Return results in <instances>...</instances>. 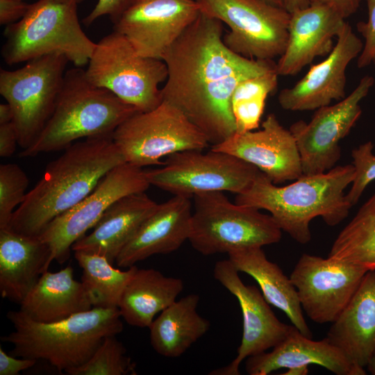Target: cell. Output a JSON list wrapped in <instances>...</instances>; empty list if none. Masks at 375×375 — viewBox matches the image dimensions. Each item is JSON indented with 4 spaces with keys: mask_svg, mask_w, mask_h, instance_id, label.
<instances>
[{
    "mask_svg": "<svg viewBox=\"0 0 375 375\" xmlns=\"http://www.w3.org/2000/svg\"><path fill=\"white\" fill-rule=\"evenodd\" d=\"M197 294L176 299L155 317L150 326V342L156 353L166 358L182 356L210 329V322L197 308Z\"/></svg>",
    "mask_w": 375,
    "mask_h": 375,
    "instance_id": "cell-29",
    "label": "cell"
},
{
    "mask_svg": "<svg viewBox=\"0 0 375 375\" xmlns=\"http://www.w3.org/2000/svg\"><path fill=\"white\" fill-rule=\"evenodd\" d=\"M28 178L17 164L0 166V229L6 228L15 210L24 201Z\"/></svg>",
    "mask_w": 375,
    "mask_h": 375,
    "instance_id": "cell-34",
    "label": "cell"
},
{
    "mask_svg": "<svg viewBox=\"0 0 375 375\" xmlns=\"http://www.w3.org/2000/svg\"><path fill=\"white\" fill-rule=\"evenodd\" d=\"M276 69L243 80L236 86L231 97V109L236 132L256 129L262 116L266 99L276 88Z\"/></svg>",
    "mask_w": 375,
    "mask_h": 375,
    "instance_id": "cell-32",
    "label": "cell"
},
{
    "mask_svg": "<svg viewBox=\"0 0 375 375\" xmlns=\"http://www.w3.org/2000/svg\"><path fill=\"white\" fill-rule=\"evenodd\" d=\"M134 0H98L92 10L83 19L85 26H90L98 18L108 15L115 22Z\"/></svg>",
    "mask_w": 375,
    "mask_h": 375,
    "instance_id": "cell-37",
    "label": "cell"
},
{
    "mask_svg": "<svg viewBox=\"0 0 375 375\" xmlns=\"http://www.w3.org/2000/svg\"><path fill=\"white\" fill-rule=\"evenodd\" d=\"M64 151L47 165L6 228L38 237L51 221L87 197L108 172L125 162L112 134L85 138Z\"/></svg>",
    "mask_w": 375,
    "mask_h": 375,
    "instance_id": "cell-2",
    "label": "cell"
},
{
    "mask_svg": "<svg viewBox=\"0 0 375 375\" xmlns=\"http://www.w3.org/2000/svg\"><path fill=\"white\" fill-rule=\"evenodd\" d=\"M19 306L31 319L42 323L60 321L93 308L83 284L74 278L71 265L43 273Z\"/></svg>",
    "mask_w": 375,
    "mask_h": 375,
    "instance_id": "cell-26",
    "label": "cell"
},
{
    "mask_svg": "<svg viewBox=\"0 0 375 375\" xmlns=\"http://www.w3.org/2000/svg\"><path fill=\"white\" fill-rule=\"evenodd\" d=\"M112 140L125 162L142 168L163 165L173 153L203 151L210 142L205 134L177 108L166 102L147 112H137L113 132Z\"/></svg>",
    "mask_w": 375,
    "mask_h": 375,
    "instance_id": "cell-10",
    "label": "cell"
},
{
    "mask_svg": "<svg viewBox=\"0 0 375 375\" xmlns=\"http://www.w3.org/2000/svg\"><path fill=\"white\" fill-rule=\"evenodd\" d=\"M211 149L255 166L274 184L296 180L303 175L295 138L273 113L262 122L261 129L235 133Z\"/></svg>",
    "mask_w": 375,
    "mask_h": 375,
    "instance_id": "cell-18",
    "label": "cell"
},
{
    "mask_svg": "<svg viewBox=\"0 0 375 375\" xmlns=\"http://www.w3.org/2000/svg\"><path fill=\"white\" fill-rule=\"evenodd\" d=\"M374 83V77L365 75L349 96L334 105L317 109L308 123L299 120L290 126L300 154L303 174L324 173L335 167L341 156L340 142L360 117V102Z\"/></svg>",
    "mask_w": 375,
    "mask_h": 375,
    "instance_id": "cell-14",
    "label": "cell"
},
{
    "mask_svg": "<svg viewBox=\"0 0 375 375\" xmlns=\"http://www.w3.org/2000/svg\"><path fill=\"white\" fill-rule=\"evenodd\" d=\"M116 335L106 337L84 364L68 369L69 375H135V364Z\"/></svg>",
    "mask_w": 375,
    "mask_h": 375,
    "instance_id": "cell-33",
    "label": "cell"
},
{
    "mask_svg": "<svg viewBox=\"0 0 375 375\" xmlns=\"http://www.w3.org/2000/svg\"><path fill=\"white\" fill-rule=\"evenodd\" d=\"M150 185L140 167L124 162L112 169L87 197L51 221L38 236L50 249L51 263L67 261L73 244L97 224L115 201L144 192Z\"/></svg>",
    "mask_w": 375,
    "mask_h": 375,
    "instance_id": "cell-13",
    "label": "cell"
},
{
    "mask_svg": "<svg viewBox=\"0 0 375 375\" xmlns=\"http://www.w3.org/2000/svg\"><path fill=\"white\" fill-rule=\"evenodd\" d=\"M228 254L229 260L240 272L251 276L259 285L266 301L281 311L302 334L312 338L303 314L297 291L290 278L281 268L269 260L260 247L233 250Z\"/></svg>",
    "mask_w": 375,
    "mask_h": 375,
    "instance_id": "cell-27",
    "label": "cell"
},
{
    "mask_svg": "<svg viewBox=\"0 0 375 375\" xmlns=\"http://www.w3.org/2000/svg\"><path fill=\"white\" fill-rule=\"evenodd\" d=\"M68 62L64 54L55 53L16 70L1 69L0 94L12 108L22 150L34 143L52 115Z\"/></svg>",
    "mask_w": 375,
    "mask_h": 375,
    "instance_id": "cell-9",
    "label": "cell"
},
{
    "mask_svg": "<svg viewBox=\"0 0 375 375\" xmlns=\"http://www.w3.org/2000/svg\"><path fill=\"white\" fill-rule=\"evenodd\" d=\"M74 258L83 270L81 282L92 307L118 308L124 290L138 269L136 265L120 270L106 257L82 251H74Z\"/></svg>",
    "mask_w": 375,
    "mask_h": 375,
    "instance_id": "cell-30",
    "label": "cell"
},
{
    "mask_svg": "<svg viewBox=\"0 0 375 375\" xmlns=\"http://www.w3.org/2000/svg\"><path fill=\"white\" fill-rule=\"evenodd\" d=\"M260 171L226 152L188 150L167 156L163 166L145 171L150 185L174 195L193 197L206 192L240 194L253 183Z\"/></svg>",
    "mask_w": 375,
    "mask_h": 375,
    "instance_id": "cell-12",
    "label": "cell"
},
{
    "mask_svg": "<svg viewBox=\"0 0 375 375\" xmlns=\"http://www.w3.org/2000/svg\"><path fill=\"white\" fill-rule=\"evenodd\" d=\"M363 44L346 22L327 57L312 65L294 85L280 92L278 101L281 108L291 111L317 110L344 98L347 68L359 56Z\"/></svg>",
    "mask_w": 375,
    "mask_h": 375,
    "instance_id": "cell-19",
    "label": "cell"
},
{
    "mask_svg": "<svg viewBox=\"0 0 375 375\" xmlns=\"http://www.w3.org/2000/svg\"><path fill=\"white\" fill-rule=\"evenodd\" d=\"M201 12L230 28L223 42L247 58L273 60L284 52L290 13L263 0H196Z\"/></svg>",
    "mask_w": 375,
    "mask_h": 375,
    "instance_id": "cell-11",
    "label": "cell"
},
{
    "mask_svg": "<svg viewBox=\"0 0 375 375\" xmlns=\"http://www.w3.org/2000/svg\"><path fill=\"white\" fill-rule=\"evenodd\" d=\"M85 70L92 84L106 88L138 112L162 103L159 85L167 80L162 60L139 55L127 39L113 31L98 43Z\"/></svg>",
    "mask_w": 375,
    "mask_h": 375,
    "instance_id": "cell-8",
    "label": "cell"
},
{
    "mask_svg": "<svg viewBox=\"0 0 375 375\" xmlns=\"http://www.w3.org/2000/svg\"><path fill=\"white\" fill-rule=\"evenodd\" d=\"M263 1L276 6L283 7L281 0H263Z\"/></svg>",
    "mask_w": 375,
    "mask_h": 375,
    "instance_id": "cell-45",
    "label": "cell"
},
{
    "mask_svg": "<svg viewBox=\"0 0 375 375\" xmlns=\"http://www.w3.org/2000/svg\"><path fill=\"white\" fill-rule=\"evenodd\" d=\"M13 112L10 106L7 103L0 104V124L12 122Z\"/></svg>",
    "mask_w": 375,
    "mask_h": 375,
    "instance_id": "cell-43",
    "label": "cell"
},
{
    "mask_svg": "<svg viewBox=\"0 0 375 375\" xmlns=\"http://www.w3.org/2000/svg\"><path fill=\"white\" fill-rule=\"evenodd\" d=\"M190 197L181 195L158 204L116 259L128 268L156 254H167L188 240L192 215Z\"/></svg>",
    "mask_w": 375,
    "mask_h": 375,
    "instance_id": "cell-22",
    "label": "cell"
},
{
    "mask_svg": "<svg viewBox=\"0 0 375 375\" xmlns=\"http://www.w3.org/2000/svg\"><path fill=\"white\" fill-rule=\"evenodd\" d=\"M310 365L323 367L336 375H365L366 371L353 365L326 338L315 341L294 326L288 336L269 352L247 358L245 369L250 375H267L288 369L283 375H306Z\"/></svg>",
    "mask_w": 375,
    "mask_h": 375,
    "instance_id": "cell-20",
    "label": "cell"
},
{
    "mask_svg": "<svg viewBox=\"0 0 375 375\" xmlns=\"http://www.w3.org/2000/svg\"><path fill=\"white\" fill-rule=\"evenodd\" d=\"M368 10L367 22H359L356 27L365 39L363 48L360 53L357 65L358 68L368 66L375 56V0H365Z\"/></svg>",
    "mask_w": 375,
    "mask_h": 375,
    "instance_id": "cell-36",
    "label": "cell"
},
{
    "mask_svg": "<svg viewBox=\"0 0 375 375\" xmlns=\"http://www.w3.org/2000/svg\"><path fill=\"white\" fill-rule=\"evenodd\" d=\"M368 271L331 257L303 253L290 278L306 315L315 323L325 324L338 318Z\"/></svg>",
    "mask_w": 375,
    "mask_h": 375,
    "instance_id": "cell-15",
    "label": "cell"
},
{
    "mask_svg": "<svg viewBox=\"0 0 375 375\" xmlns=\"http://www.w3.org/2000/svg\"><path fill=\"white\" fill-rule=\"evenodd\" d=\"M354 174L353 164L339 165L278 187L260 172L246 191L237 194L235 203L267 210L282 231L305 244L311 240L314 218L320 217L334 226L348 216L351 206L344 191Z\"/></svg>",
    "mask_w": 375,
    "mask_h": 375,
    "instance_id": "cell-3",
    "label": "cell"
},
{
    "mask_svg": "<svg viewBox=\"0 0 375 375\" xmlns=\"http://www.w3.org/2000/svg\"><path fill=\"white\" fill-rule=\"evenodd\" d=\"M184 288L182 279L160 271L137 269L126 285L118 308L131 326L149 328L156 315L173 303Z\"/></svg>",
    "mask_w": 375,
    "mask_h": 375,
    "instance_id": "cell-28",
    "label": "cell"
},
{
    "mask_svg": "<svg viewBox=\"0 0 375 375\" xmlns=\"http://www.w3.org/2000/svg\"><path fill=\"white\" fill-rule=\"evenodd\" d=\"M30 6L23 0H0V24L8 26L19 21Z\"/></svg>",
    "mask_w": 375,
    "mask_h": 375,
    "instance_id": "cell-38",
    "label": "cell"
},
{
    "mask_svg": "<svg viewBox=\"0 0 375 375\" xmlns=\"http://www.w3.org/2000/svg\"><path fill=\"white\" fill-rule=\"evenodd\" d=\"M193 198L188 241L203 256L262 247L281 239L282 231L271 215L255 207L233 203L224 192H203Z\"/></svg>",
    "mask_w": 375,
    "mask_h": 375,
    "instance_id": "cell-7",
    "label": "cell"
},
{
    "mask_svg": "<svg viewBox=\"0 0 375 375\" xmlns=\"http://www.w3.org/2000/svg\"><path fill=\"white\" fill-rule=\"evenodd\" d=\"M18 144V135L12 122L0 124V156H11Z\"/></svg>",
    "mask_w": 375,
    "mask_h": 375,
    "instance_id": "cell-40",
    "label": "cell"
},
{
    "mask_svg": "<svg viewBox=\"0 0 375 375\" xmlns=\"http://www.w3.org/2000/svg\"><path fill=\"white\" fill-rule=\"evenodd\" d=\"M157 206L144 192L122 197L106 210L90 233L73 244L72 251L99 254L114 264Z\"/></svg>",
    "mask_w": 375,
    "mask_h": 375,
    "instance_id": "cell-24",
    "label": "cell"
},
{
    "mask_svg": "<svg viewBox=\"0 0 375 375\" xmlns=\"http://www.w3.org/2000/svg\"><path fill=\"white\" fill-rule=\"evenodd\" d=\"M310 4L324 5L337 11L342 17L354 14L362 0H308Z\"/></svg>",
    "mask_w": 375,
    "mask_h": 375,
    "instance_id": "cell-41",
    "label": "cell"
},
{
    "mask_svg": "<svg viewBox=\"0 0 375 375\" xmlns=\"http://www.w3.org/2000/svg\"><path fill=\"white\" fill-rule=\"evenodd\" d=\"M328 257L375 269V193L340 232Z\"/></svg>",
    "mask_w": 375,
    "mask_h": 375,
    "instance_id": "cell-31",
    "label": "cell"
},
{
    "mask_svg": "<svg viewBox=\"0 0 375 375\" xmlns=\"http://www.w3.org/2000/svg\"><path fill=\"white\" fill-rule=\"evenodd\" d=\"M36 362L34 359L8 354L0 347V375H17L20 372L33 367Z\"/></svg>",
    "mask_w": 375,
    "mask_h": 375,
    "instance_id": "cell-39",
    "label": "cell"
},
{
    "mask_svg": "<svg viewBox=\"0 0 375 375\" xmlns=\"http://www.w3.org/2000/svg\"><path fill=\"white\" fill-rule=\"evenodd\" d=\"M59 1H67V2H75L78 4H79L80 3H81L83 0H59Z\"/></svg>",
    "mask_w": 375,
    "mask_h": 375,
    "instance_id": "cell-46",
    "label": "cell"
},
{
    "mask_svg": "<svg viewBox=\"0 0 375 375\" xmlns=\"http://www.w3.org/2000/svg\"><path fill=\"white\" fill-rule=\"evenodd\" d=\"M283 8L290 13L310 5L308 0H281Z\"/></svg>",
    "mask_w": 375,
    "mask_h": 375,
    "instance_id": "cell-42",
    "label": "cell"
},
{
    "mask_svg": "<svg viewBox=\"0 0 375 375\" xmlns=\"http://www.w3.org/2000/svg\"><path fill=\"white\" fill-rule=\"evenodd\" d=\"M373 149V143L368 141L351 151L355 174L351 189L345 194L351 207L357 203L367 186L375 180V154Z\"/></svg>",
    "mask_w": 375,
    "mask_h": 375,
    "instance_id": "cell-35",
    "label": "cell"
},
{
    "mask_svg": "<svg viewBox=\"0 0 375 375\" xmlns=\"http://www.w3.org/2000/svg\"><path fill=\"white\" fill-rule=\"evenodd\" d=\"M223 23L201 12L165 53L162 101L179 109L217 144L236 132L231 97L244 79L276 69L273 60L247 58L223 42Z\"/></svg>",
    "mask_w": 375,
    "mask_h": 375,
    "instance_id": "cell-1",
    "label": "cell"
},
{
    "mask_svg": "<svg viewBox=\"0 0 375 375\" xmlns=\"http://www.w3.org/2000/svg\"><path fill=\"white\" fill-rule=\"evenodd\" d=\"M200 13L196 0H134L113 22V30L139 55L162 60Z\"/></svg>",
    "mask_w": 375,
    "mask_h": 375,
    "instance_id": "cell-16",
    "label": "cell"
},
{
    "mask_svg": "<svg viewBox=\"0 0 375 375\" xmlns=\"http://www.w3.org/2000/svg\"><path fill=\"white\" fill-rule=\"evenodd\" d=\"M78 3L39 0L19 21L6 26L1 56L9 65L47 54H64L75 67L88 64L97 43L83 32Z\"/></svg>",
    "mask_w": 375,
    "mask_h": 375,
    "instance_id": "cell-6",
    "label": "cell"
},
{
    "mask_svg": "<svg viewBox=\"0 0 375 375\" xmlns=\"http://www.w3.org/2000/svg\"><path fill=\"white\" fill-rule=\"evenodd\" d=\"M331 8L310 4L290 13L288 40L285 49L276 63L278 76H294L318 56L333 49L346 22Z\"/></svg>",
    "mask_w": 375,
    "mask_h": 375,
    "instance_id": "cell-21",
    "label": "cell"
},
{
    "mask_svg": "<svg viewBox=\"0 0 375 375\" xmlns=\"http://www.w3.org/2000/svg\"><path fill=\"white\" fill-rule=\"evenodd\" d=\"M7 318L14 331L1 340L12 344V356L42 360L65 372L87 362L106 337L124 328L118 308H92L51 323L35 322L20 310L8 311Z\"/></svg>",
    "mask_w": 375,
    "mask_h": 375,
    "instance_id": "cell-4",
    "label": "cell"
},
{
    "mask_svg": "<svg viewBox=\"0 0 375 375\" xmlns=\"http://www.w3.org/2000/svg\"><path fill=\"white\" fill-rule=\"evenodd\" d=\"M372 62L375 64V56L373 58Z\"/></svg>",
    "mask_w": 375,
    "mask_h": 375,
    "instance_id": "cell-47",
    "label": "cell"
},
{
    "mask_svg": "<svg viewBox=\"0 0 375 375\" xmlns=\"http://www.w3.org/2000/svg\"><path fill=\"white\" fill-rule=\"evenodd\" d=\"M50 249L39 237L0 229V293L20 304L51 264Z\"/></svg>",
    "mask_w": 375,
    "mask_h": 375,
    "instance_id": "cell-25",
    "label": "cell"
},
{
    "mask_svg": "<svg viewBox=\"0 0 375 375\" xmlns=\"http://www.w3.org/2000/svg\"><path fill=\"white\" fill-rule=\"evenodd\" d=\"M366 368L371 374L375 375V349L368 361Z\"/></svg>",
    "mask_w": 375,
    "mask_h": 375,
    "instance_id": "cell-44",
    "label": "cell"
},
{
    "mask_svg": "<svg viewBox=\"0 0 375 375\" xmlns=\"http://www.w3.org/2000/svg\"><path fill=\"white\" fill-rule=\"evenodd\" d=\"M138 110L110 90L88 81L81 67L65 72L52 115L20 157L65 150L78 139L112 135Z\"/></svg>",
    "mask_w": 375,
    "mask_h": 375,
    "instance_id": "cell-5",
    "label": "cell"
},
{
    "mask_svg": "<svg viewBox=\"0 0 375 375\" xmlns=\"http://www.w3.org/2000/svg\"><path fill=\"white\" fill-rule=\"evenodd\" d=\"M239 272L228 258L217 261L213 268L215 279L238 299L243 326L235 358L211 374H240V365L244 360L272 349L288 336L292 328L276 317L261 291L255 285H245Z\"/></svg>",
    "mask_w": 375,
    "mask_h": 375,
    "instance_id": "cell-17",
    "label": "cell"
},
{
    "mask_svg": "<svg viewBox=\"0 0 375 375\" xmlns=\"http://www.w3.org/2000/svg\"><path fill=\"white\" fill-rule=\"evenodd\" d=\"M326 338L353 365L366 367L375 349V269L366 273Z\"/></svg>",
    "mask_w": 375,
    "mask_h": 375,
    "instance_id": "cell-23",
    "label": "cell"
}]
</instances>
